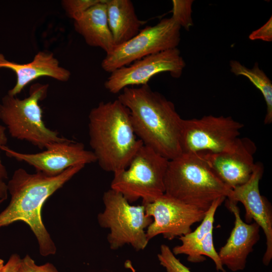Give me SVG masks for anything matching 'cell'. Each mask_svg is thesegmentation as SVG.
I'll return each mask as SVG.
<instances>
[{"label": "cell", "instance_id": "cell-5", "mask_svg": "<svg viewBox=\"0 0 272 272\" xmlns=\"http://www.w3.org/2000/svg\"><path fill=\"white\" fill-rule=\"evenodd\" d=\"M48 89V84H33L28 97L21 99L7 93L0 103V120L10 135L40 150L51 143L67 140L48 128L43 121L39 102L46 98Z\"/></svg>", "mask_w": 272, "mask_h": 272}, {"label": "cell", "instance_id": "cell-16", "mask_svg": "<svg viewBox=\"0 0 272 272\" xmlns=\"http://www.w3.org/2000/svg\"><path fill=\"white\" fill-rule=\"evenodd\" d=\"M0 69L10 70L16 75V84L8 92L12 96H16L29 83L40 77L66 82L71 75L68 70L60 65L52 52L46 51H39L31 61L26 63L10 61L0 52Z\"/></svg>", "mask_w": 272, "mask_h": 272}, {"label": "cell", "instance_id": "cell-17", "mask_svg": "<svg viewBox=\"0 0 272 272\" xmlns=\"http://www.w3.org/2000/svg\"><path fill=\"white\" fill-rule=\"evenodd\" d=\"M75 31L91 47H99L106 54L115 47L107 17L106 0L89 8L78 20L74 21Z\"/></svg>", "mask_w": 272, "mask_h": 272}, {"label": "cell", "instance_id": "cell-1", "mask_svg": "<svg viewBox=\"0 0 272 272\" xmlns=\"http://www.w3.org/2000/svg\"><path fill=\"white\" fill-rule=\"evenodd\" d=\"M85 166H73L54 176L38 171L30 173L22 168L16 170L8 182L11 199L0 213V228L23 222L35 235L41 255L55 254L56 247L43 222L42 209L46 200Z\"/></svg>", "mask_w": 272, "mask_h": 272}, {"label": "cell", "instance_id": "cell-7", "mask_svg": "<svg viewBox=\"0 0 272 272\" xmlns=\"http://www.w3.org/2000/svg\"><path fill=\"white\" fill-rule=\"evenodd\" d=\"M169 160L144 145L128 166L116 173L110 188L130 203L139 199L151 203L165 193L164 178Z\"/></svg>", "mask_w": 272, "mask_h": 272}, {"label": "cell", "instance_id": "cell-13", "mask_svg": "<svg viewBox=\"0 0 272 272\" xmlns=\"http://www.w3.org/2000/svg\"><path fill=\"white\" fill-rule=\"evenodd\" d=\"M263 173L262 164L256 163L249 179L232 189L226 198L242 203L245 210L246 223H250L253 220L262 229L266 239L262 262L267 266L272 259V210L270 202L261 195L259 191V181Z\"/></svg>", "mask_w": 272, "mask_h": 272}, {"label": "cell", "instance_id": "cell-18", "mask_svg": "<svg viewBox=\"0 0 272 272\" xmlns=\"http://www.w3.org/2000/svg\"><path fill=\"white\" fill-rule=\"evenodd\" d=\"M109 27L114 45L128 41L141 30L144 22L140 20L130 0H106Z\"/></svg>", "mask_w": 272, "mask_h": 272}, {"label": "cell", "instance_id": "cell-19", "mask_svg": "<svg viewBox=\"0 0 272 272\" xmlns=\"http://www.w3.org/2000/svg\"><path fill=\"white\" fill-rule=\"evenodd\" d=\"M230 71L236 76H243L249 80L261 93L266 105V112L264 119L265 124L272 122V83L263 71L260 70L256 62L253 67L248 69L239 61L231 60Z\"/></svg>", "mask_w": 272, "mask_h": 272}, {"label": "cell", "instance_id": "cell-26", "mask_svg": "<svg viewBox=\"0 0 272 272\" xmlns=\"http://www.w3.org/2000/svg\"><path fill=\"white\" fill-rule=\"evenodd\" d=\"M8 180L7 169L2 161L0 151V205L8 198Z\"/></svg>", "mask_w": 272, "mask_h": 272}, {"label": "cell", "instance_id": "cell-29", "mask_svg": "<svg viewBox=\"0 0 272 272\" xmlns=\"http://www.w3.org/2000/svg\"><path fill=\"white\" fill-rule=\"evenodd\" d=\"M4 261L2 259H0V272H1L4 266Z\"/></svg>", "mask_w": 272, "mask_h": 272}, {"label": "cell", "instance_id": "cell-12", "mask_svg": "<svg viewBox=\"0 0 272 272\" xmlns=\"http://www.w3.org/2000/svg\"><path fill=\"white\" fill-rule=\"evenodd\" d=\"M42 152L34 154L20 153L4 146L0 149L7 156L24 162L36 171L50 176L61 173L70 167L96 162L92 151L85 149L83 144L66 140L48 144Z\"/></svg>", "mask_w": 272, "mask_h": 272}, {"label": "cell", "instance_id": "cell-24", "mask_svg": "<svg viewBox=\"0 0 272 272\" xmlns=\"http://www.w3.org/2000/svg\"><path fill=\"white\" fill-rule=\"evenodd\" d=\"M19 272H58L56 267L51 263L47 262L38 265L28 254L21 258Z\"/></svg>", "mask_w": 272, "mask_h": 272}, {"label": "cell", "instance_id": "cell-2", "mask_svg": "<svg viewBox=\"0 0 272 272\" xmlns=\"http://www.w3.org/2000/svg\"><path fill=\"white\" fill-rule=\"evenodd\" d=\"M117 99L128 109L134 133L144 145L168 160L182 153L183 119L172 102L148 84L125 88Z\"/></svg>", "mask_w": 272, "mask_h": 272}, {"label": "cell", "instance_id": "cell-25", "mask_svg": "<svg viewBox=\"0 0 272 272\" xmlns=\"http://www.w3.org/2000/svg\"><path fill=\"white\" fill-rule=\"evenodd\" d=\"M251 40H261L270 42L272 40V17L259 29L252 31L249 35Z\"/></svg>", "mask_w": 272, "mask_h": 272}, {"label": "cell", "instance_id": "cell-14", "mask_svg": "<svg viewBox=\"0 0 272 272\" xmlns=\"http://www.w3.org/2000/svg\"><path fill=\"white\" fill-rule=\"evenodd\" d=\"M254 143L247 138H239L228 150L217 153L201 152L214 173L231 189L246 183L255 163Z\"/></svg>", "mask_w": 272, "mask_h": 272}, {"label": "cell", "instance_id": "cell-3", "mask_svg": "<svg viewBox=\"0 0 272 272\" xmlns=\"http://www.w3.org/2000/svg\"><path fill=\"white\" fill-rule=\"evenodd\" d=\"M89 144L103 170L125 169L143 146L134 133L128 109L117 99L101 102L88 116Z\"/></svg>", "mask_w": 272, "mask_h": 272}, {"label": "cell", "instance_id": "cell-6", "mask_svg": "<svg viewBox=\"0 0 272 272\" xmlns=\"http://www.w3.org/2000/svg\"><path fill=\"white\" fill-rule=\"evenodd\" d=\"M102 199L104 209L97 220L100 227L109 230L107 239L110 248L117 250L129 245L136 251L145 249L149 241L146 230L152 222L145 206L132 205L111 188L104 193Z\"/></svg>", "mask_w": 272, "mask_h": 272}, {"label": "cell", "instance_id": "cell-15", "mask_svg": "<svg viewBox=\"0 0 272 272\" xmlns=\"http://www.w3.org/2000/svg\"><path fill=\"white\" fill-rule=\"evenodd\" d=\"M226 206L235 217L234 227L218 254L222 264L232 271L243 270L248 255L258 241L260 227L255 223H247L241 219L237 203L227 198Z\"/></svg>", "mask_w": 272, "mask_h": 272}, {"label": "cell", "instance_id": "cell-9", "mask_svg": "<svg viewBox=\"0 0 272 272\" xmlns=\"http://www.w3.org/2000/svg\"><path fill=\"white\" fill-rule=\"evenodd\" d=\"M243 123L231 116L205 115L182 120V153H217L230 149L239 138Z\"/></svg>", "mask_w": 272, "mask_h": 272}, {"label": "cell", "instance_id": "cell-23", "mask_svg": "<svg viewBox=\"0 0 272 272\" xmlns=\"http://www.w3.org/2000/svg\"><path fill=\"white\" fill-rule=\"evenodd\" d=\"M101 0H63L62 6L66 15L74 21L79 19L91 7Z\"/></svg>", "mask_w": 272, "mask_h": 272}, {"label": "cell", "instance_id": "cell-11", "mask_svg": "<svg viewBox=\"0 0 272 272\" xmlns=\"http://www.w3.org/2000/svg\"><path fill=\"white\" fill-rule=\"evenodd\" d=\"M143 205L146 214L152 218L146 230L149 241L159 235L169 240L186 235L192 231L193 224L202 221L206 213L165 193Z\"/></svg>", "mask_w": 272, "mask_h": 272}, {"label": "cell", "instance_id": "cell-22", "mask_svg": "<svg viewBox=\"0 0 272 272\" xmlns=\"http://www.w3.org/2000/svg\"><path fill=\"white\" fill-rule=\"evenodd\" d=\"M157 256L160 264L167 272H192L176 257L172 250L166 244L160 246Z\"/></svg>", "mask_w": 272, "mask_h": 272}, {"label": "cell", "instance_id": "cell-4", "mask_svg": "<svg viewBox=\"0 0 272 272\" xmlns=\"http://www.w3.org/2000/svg\"><path fill=\"white\" fill-rule=\"evenodd\" d=\"M165 193L207 212L213 202L227 198L232 189L212 169L202 153H182L169 160Z\"/></svg>", "mask_w": 272, "mask_h": 272}, {"label": "cell", "instance_id": "cell-21", "mask_svg": "<svg viewBox=\"0 0 272 272\" xmlns=\"http://www.w3.org/2000/svg\"><path fill=\"white\" fill-rule=\"evenodd\" d=\"M192 0H173L172 19L180 27L186 30L193 25L191 18Z\"/></svg>", "mask_w": 272, "mask_h": 272}, {"label": "cell", "instance_id": "cell-28", "mask_svg": "<svg viewBox=\"0 0 272 272\" xmlns=\"http://www.w3.org/2000/svg\"><path fill=\"white\" fill-rule=\"evenodd\" d=\"M6 130V127L0 123V149L6 146L8 143V138Z\"/></svg>", "mask_w": 272, "mask_h": 272}, {"label": "cell", "instance_id": "cell-8", "mask_svg": "<svg viewBox=\"0 0 272 272\" xmlns=\"http://www.w3.org/2000/svg\"><path fill=\"white\" fill-rule=\"evenodd\" d=\"M180 29L172 17L147 26L106 54L101 67L104 71L111 73L148 55L177 48L180 41Z\"/></svg>", "mask_w": 272, "mask_h": 272}, {"label": "cell", "instance_id": "cell-20", "mask_svg": "<svg viewBox=\"0 0 272 272\" xmlns=\"http://www.w3.org/2000/svg\"><path fill=\"white\" fill-rule=\"evenodd\" d=\"M226 199V198L222 197L215 200L206 212L201 224L196 229L179 237L181 244L171 249L174 255H185L190 249L202 240L210 232L213 231L216 212Z\"/></svg>", "mask_w": 272, "mask_h": 272}, {"label": "cell", "instance_id": "cell-27", "mask_svg": "<svg viewBox=\"0 0 272 272\" xmlns=\"http://www.w3.org/2000/svg\"><path fill=\"white\" fill-rule=\"evenodd\" d=\"M21 258L17 253L12 254L4 265L1 272H19Z\"/></svg>", "mask_w": 272, "mask_h": 272}, {"label": "cell", "instance_id": "cell-10", "mask_svg": "<svg viewBox=\"0 0 272 272\" xmlns=\"http://www.w3.org/2000/svg\"><path fill=\"white\" fill-rule=\"evenodd\" d=\"M185 62L177 48L152 54L137 60L128 65L112 73L104 83L106 90L117 94L126 87L148 84L154 76L169 72L174 78H179Z\"/></svg>", "mask_w": 272, "mask_h": 272}]
</instances>
